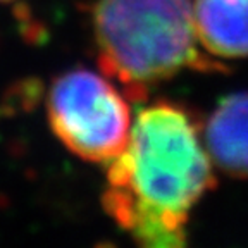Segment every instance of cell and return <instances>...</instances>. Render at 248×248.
I'll return each instance as SVG.
<instances>
[{"label":"cell","instance_id":"obj_7","mask_svg":"<svg viewBox=\"0 0 248 248\" xmlns=\"http://www.w3.org/2000/svg\"><path fill=\"white\" fill-rule=\"evenodd\" d=\"M0 2H12V0H0Z\"/></svg>","mask_w":248,"mask_h":248},{"label":"cell","instance_id":"obj_4","mask_svg":"<svg viewBox=\"0 0 248 248\" xmlns=\"http://www.w3.org/2000/svg\"><path fill=\"white\" fill-rule=\"evenodd\" d=\"M203 141L217 169L234 179H248V92L222 97L203 126Z\"/></svg>","mask_w":248,"mask_h":248},{"label":"cell","instance_id":"obj_5","mask_svg":"<svg viewBox=\"0 0 248 248\" xmlns=\"http://www.w3.org/2000/svg\"><path fill=\"white\" fill-rule=\"evenodd\" d=\"M198 43L221 61L248 57V0H193Z\"/></svg>","mask_w":248,"mask_h":248},{"label":"cell","instance_id":"obj_6","mask_svg":"<svg viewBox=\"0 0 248 248\" xmlns=\"http://www.w3.org/2000/svg\"><path fill=\"white\" fill-rule=\"evenodd\" d=\"M40 97V83L38 81H21L12 85L2 98L0 110L2 114H14L16 110H30L36 104Z\"/></svg>","mask_w":248,"mask_h":248},{"label":"cell","instance_id":"obj_1","mask_svg":"<svg viewBox=\"0 0 248 248\" xmlns=\"http://www.w3.org/2000/svg\"><path fill=\"white\" fill-rule=\"evenodd\" d=\"M105 167L102 207L147 248L183 247L191 209L216 188L200 121L170 100L140 108L128 147Z\"/></svg>","mask_w":248,"mask_h":248},{"label":"cell","instance_id":"obj_3","mask_svg":"<svg viewBox=\"0 0 248 248\" xmlns=\"http://www.w3.org/2000/svg\"><path fill=\"white\" fill-rule=\"evenodd\" d=\"M46 116L64 147L86 162L107 166L128 147V97L104 73L76 67L59 74L46 95Z\"/></svg>","mask_w":248,"mask_h":248},{"label":"cell","instance_id":"obj_2","mask_svg":"<svg viewBox=\"0 0 248 248\" xmlns=\"http://www.w3.org/2000/svg\"><path fill=\"white\" fill-rule=\"evenodd\" d=\"M100 71L129 100L185 71L228 73L207 54L195 31L193 0H95L90 12Z\"/></svg>","mask_w":248,"mask_h":248}]
</instances>
